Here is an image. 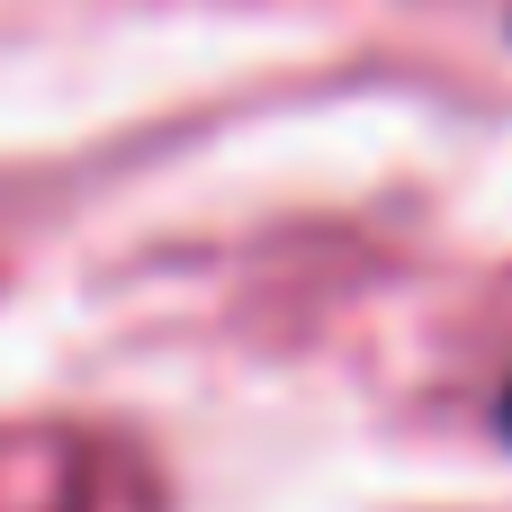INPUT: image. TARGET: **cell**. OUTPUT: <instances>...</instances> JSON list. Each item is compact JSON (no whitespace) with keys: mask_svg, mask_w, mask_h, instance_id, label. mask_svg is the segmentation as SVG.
Masks as SVG:
<instances>
[{"mask_svg":"<svg viewBox=\"0 0 512 512\" xmlns=\"http://www.w3.org/2000/svg\"><path fill=\"white\" fill-rule=\"evenodd\" d=\"M495 432H504V441H512V387H504V405H495Z\"/></svg>","mask_w":512,"mask_h":512,"instance_id":"obj_1","label":"cell"}]
</instances>
